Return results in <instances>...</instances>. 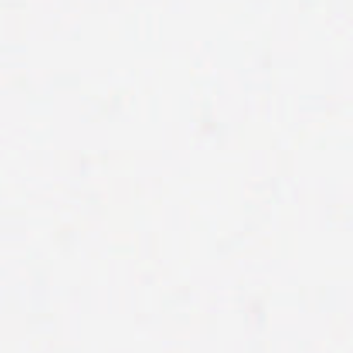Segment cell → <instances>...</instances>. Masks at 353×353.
I'll list each match as a JSON object with an SVG mask.
<instances>
[]
</instances>
